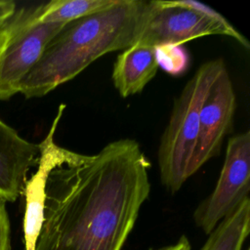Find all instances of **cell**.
I'll return each instance as SVG.
<instances>
[{
	"instance_id": "6da1fadb",
	"label": "cell",
	"mask_w": 250,
	"mask_h": 250,
	"mask_svg": "<svg viewBox=\"0 0 250 250\" xmlns=\"http://www.w3.org/2000/svg\"><path fill=\"white\" fill-rule=\"evenodd\" d=\"M150 167L132 139L73 151L49 174L35 250H121L149 195Z\"/></svg>"
},
{
	"instance_id": "7a4b0ae2",
	"label": "cell",
	"mask_w": 250,
	"mask_h": 250,
	"mask_svg": "<svg viewBox=\"0 0 250 250\" xmlns=\"http://www.w3.org/2000/svg\"><path fill=\"white\" fill-rule=\"evenodd\" d=\"M150 9V1L119 0L111 8L68 22L47 44L21 83L20 94L26 99L46 96L100 57L129 48L139 40Z\"/></svg>"
},
{
	"instance_id": "3957f363",
	"label": "cell",
	"mask_w": 250,
	"mask_h": 250,
	"mask_svg": "<svg viewBox=\"0 0 250 250\" xmlns=\"http://www.w3.org/2000/svg\"><path fill=\"white\" fill-rule=\"evenodd\" d=\"M225 66L223 59L202 63L174 102L157 150L161 184L172 193L180 190L189 178L188 169L198 138L200 109Z\"/></svg>"
},
{
	"instance_id": "277c9868",
	"label": "cell",
	"mask_w": 250,
	"mask_h": 250,
	"mask_svg": "<svg viewBox=\"0 0 250 250\" xmlns=\"http://www.w3.org/2000/svg\"><path fill=\"white\" fill-rule=\"evenodd\" d=\"M37 16V7L17 9L0 35V101L20 93L47 44L65 25L39 22Z\"/></svg>"
},
{
	"instance_id": "5b68a950",
	"label": "cell",
	"mask_w": 250,
	"mask_h": 250,
	"mask_svg": "<svg viewBox=\"0 0 250 250\" xmlns=\"http://www.w3.org/2000/svg\"><path fill=\"white\" fill-rule=\"evenodd\" d=\"M250 189V132L229 139L224 164L214 190L197 206L193 219L209 234L248 196Z\"/></svg>"
},
{
	"instance_id": "8992f818",
	"label": "cell",
	"mask_w": 250,
	"mask_h": 250,
	"mask_svg": "<svg viewBox=\"0 0 250 250\" xmlns=\"http://www.w3.org/2000/svg\"><path fill=\"white\" fill-rule=\"evenodd\" d=\"M150 2V13L139 42L153 47L161 44L183 45L192 39L219 34L230 36L244 48H250L246 37L233 25L225 26L196 11L175 6L171 1Z\"/></svg>"
},
{
	"instance_id": "52a82bcc",
	"label": "cell",
	"mask_w": 250,
	"mask_h": 250,
	"mask_svg": "<svg viewBox=\"0 0 250 250\" xmlns=\"http://www.w3.org/2000/svg\"><path fill=\"white\" fill-rule=\"evenodd\" d=\"M236 108L233 84L225 66L213 83L199 113V131L189 177L220 153L223 142L231 131Z\"/></svg>"
},
{
	"instance_id": "ba28073f",
	"label": "cell",
	"mask_w": 250,
	"mask_h": 250,
	"mask_svg": "<svg viewBox=\"0 0 250 250\" xmlns=\"http://www.w3.org/2000/svg\"><path fill=\"white\" fill-rule=\"evenodd\" d=\"M62 118L60 113L54 117L50 130L44 140L38 144L39 157L37 169L26 180L22 194L25 206L23 215V238L24 250H35L38 237L41 232L46 200V185L49 174L58 165L68 160L73 151L58 146L55 143V133Z\"/></svg>"
},
{
	"instance_id": "9c48e42d",
	"label": "cell",
	"mask_w": 250,
	"mask_h": 250,
	"mask_svg": "<svg viewBox=\"0 0 250 250\" xmlns=\"http://www.w3.org/2000/svg\"><path fill=\"white\" fill-rule=\"evenodd\" d=\"M39 146L0 119V195L14 202L22 195L27 173L37 164Z\"/></svg>"
},
{
	"instance_id": "30bf717a",
	"label": "cell",
	"mask_w": 250,
	"mask_h": 250,
	"mask_svg": "<svg viewBox=\"0 0 250 250\" xmlns=\"http://www.w3.org/2000/svg\"><path fill=\"white\" fill-rule=\"evenodd\" d=\"M158 63L153 46L136 42L121 52L112 69V81L122 98L141 93L155 76Z\"/></svg>"
},
{
	"instance_id": "8fae6325",
	"label": "cell",
	"mask_w": 250,
	"mask_h": 250,
	"mask_svg": "<svg viewBox=\"0 0 250 250\" xmlns=\"http://www.w3.org/2000/svg\"><path fill=\"white\" fill-rule=\"evenodd\" d=\"M250 230V199L245 198L209 233L200 250H241Z\"/></svg>"
},
{
	"instance_id": "7c38bea8",
	"label": "cell",
	"mask_w": 250,
	"mask_h": 250,
	"mask_svg": "<svg viewBox=\"0 0 250 250\" xmlns=\"http://www.w3.org/2000/svg\"><path fill=\"white\" fill-rule=\"evenodd\" d=\"M119 0H53L37 7V21L42 23L66 24L104 11Z\"/></svg>"
},
{
	"instance_id": "4fadbf2b",
	"label": "cell",
	"mask_w": 250,
	"mask_h": 250,
	"mask_svg": "<svg viewBox=\"0 0 250 250\" xmlns=\"http://www.w3.org/2000/svg\"><path fill=\"white\" fill-rule=\"evenodd\" d=\"M158 67L167 73L179 76L184 74L189 65V55L180 44H161L154 47Z\"/></svg>"
},
{
	"instance_id": "5bb4252c",
	"label": "cell",
	"mask_w": 250,
	"mask_h": 250,
	"mask_svg": "<svg viewBox=\"0 0 250 250\" xmlns=\"http://www.w3.org/2000/svg\"><path fill=\"white\" fill-rule=\"evenodd\" d=\"M171 3L175 6H179V7H184V8H188L191 9L193 11H196L208 18H210L211 20L225 25V26H231L232 24L220 13H218L217 11H215L213 8L197 2V1H193V0H177V1H171Z\"/></svg>"
},
{
	"instance_id": "9a60e30c",
	"label": "cell",
	"mask_w": 250,
	"mask_h": 250,
	"mask_svg": "<svg viewBox=\"0 0 250 250\" xmlns=\"http://www.w3.org/2000/svg\"><path fill=\"white\" fill-rule=\"evenodd\" d=\"M6 200L0 195V250H11V225Z\"/></svg>"
},
{
	"instance_id": "2e32d148",
	"label": "cell",
	"mask_w": 250,
	"mask_h": 250,
	"mask_svg": "<svg viewBox=\"0 0 250 250\" xmlns=\"http://www.w3.org/2000/svg\"><path fill=\"white\" fill-rule=\"evenodd\" d=\"M16 10L17 6L14 1L0 0V35L8 21L14 16Z\"/></svg>"
},
{
	"instance_id": "e0dca14e",
	"label": "cell",
	"mask_w": 250,
	"mask_h": 250,
	"mask_svg": "<svg viewBox=\"0 0 250 250\" xmlns=\"http://www.w3.org/2000/svg\"><path fill=\"white\" fill-rule=\"evenodd\" d=\"M149 250H190V244L188 239L183 235L175 244L166 246V247H162L159 249H154V248H150Z\"/></svg>"
}]
</instances>
